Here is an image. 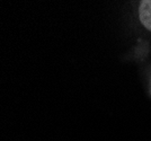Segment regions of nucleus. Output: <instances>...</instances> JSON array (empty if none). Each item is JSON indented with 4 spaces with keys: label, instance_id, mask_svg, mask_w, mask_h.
<instances>
[{
    "label": "nucleus",
    "instance_id": "1",
    "mask_svg": "<svg viewBox=\"0 0 151 141\" xmlns=\"http://www.w3.org/2000/svg\"><path fill=\"white\" fill-rule=\"evenodd\" d=\"M140 19L142 24L151 31V0H145L140 5Z\"/></svg>",
    "mask_w": 151,
    "mask_h": 141
}]
</instances>
